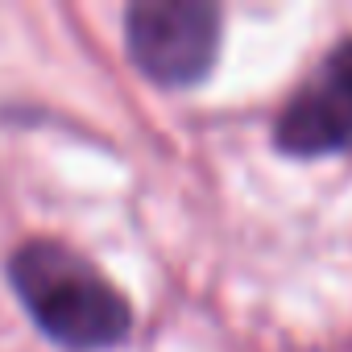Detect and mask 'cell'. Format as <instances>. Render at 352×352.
<instances>
[{
    "label": "cell",
    "mask_w": 352,
    "mask_h": 352,
    "mask_svg": "<svg viewBox=\"0 0 352 352\" xmlns=\"http://www.w3.org/2000/svg\"><path fill=\"white\" fill-rule=\"evenodd\" d=\"M9 278L34 323L67 348L96 352L129 336V302L120 298V290L67 245H21L13 253Z\"/></svg>",
    "instance_id": "obj_1"
},
{
    "label": "cell",
    "mask_w": 352,
    "mask_h": 352,
    "mask_svg": "<svg viewBox=\"0 0 352 352\" xmlns=\"http://www.w3.org/2000/svg\"><path fill=\"white\" fill-rule=\"evenodd\" d=\"M124 46L162 87L199 83L220 50V13L204 0H141L124 13Z\"/></svg>",
    "instance_id": "obj_2"
},
{
    "label": "cell",
    "mask_w": 352,
    "mask_h": 352,
    "mask_svg": "<svg viewBox=\"0 0 352 352\" xmlns=\"http://www.w3.org/2000/svg\"><path fill=\"white\" fill-rule=\"evenodd\" d=\"M274 137L294 157H323L352 145V42L336 46L319 75L286 104Z\"/></svg>",
    "instance_id": "obj_3"
}]
</instances>
